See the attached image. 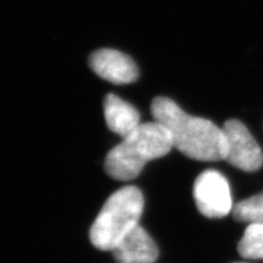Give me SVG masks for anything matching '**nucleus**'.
Masks as SVG:
<instances>
[{
	"label": "nucleus",
	"instance_id": "f03ea898",
	"mask_svg": "<svg viewBox=\"0 0 263 263\" xmlns=\"http://www.w3.org/2000/svg\"><path fill=\"white\" fill-rule=\"evenodd\" d=\"M173 147L168 130L156 122L140 123L129 136L108 151L105 171L116 180H132L150 161L166 156Z\"/></svg>",
	"mask_w": 263,
	"mask_h": 263
},
{
	"label": "nucleus",
	"instance_id": "1a4fd4ad",
	"mask_svg": "<svg viewBox=\"0 0 263 263\" xmlns=\"http://www.w3.org/2000/svg\"><path fill=\"white\" fill-rule=\"evenodd\" d=\"M238 252L246 259H263V223H250L238 244Z\"/></svg>",
	"mask_w": 263,
	"mask_h": 263
},
{
	"label": "nucleus",
	"instance_id": "9b49d317",
	"mask_svg": "<svg viewBox=\"0 0 263 263\" xmlns=\"http://www.w3.org/2000/svg\"><path fill=\"white\" fill-rule=\"evenodd\" d=\"M235 263H245V262H235Z\"/></svg>",
	"mask_w": 263,
	"mask_h": 263
},
{
	"label": "nucleus",
	"instance_id": "6e6552de",
	"mask_svg": "<svg viewBox=\"0 0 263 263\" xmlns=\"http://www.w3.org/2000/svg\"><path fill=\"white\" fill-rule=\"evenodd\" d=\"M104 115L108 129L122 138L140 126V115L137 108L115 94L105 97Z\"/></svg>",
	"mask_w": 263,
	"mask_h": 263
},
{
	"label": "nucleus",
	"instance_id": "9d476101",
	"mask_svg": "<svg viewBox=\"0 0 263 263\" xmlns=\"http://www.w3.org/2000/svg\"><path fill=\"white\" fill-rule=\"evenodd\" d=\"M233 217L241 223H263V192L235 203Z\"/></svg>",
	"mask_w": 263,
	"mask_h": 263
},
{
	"label": "nucleus",
	"instance_id": "423d86ee",
	"mask_svg": "<svg viewBox=\"0 0 263 263\" xmlns=\"http://www.w3.org/2000/svg\"><path fill=\"white\" fill-rule=\"evenodd\" d=\"M89 66L103 80L114 84H129L138 80V67L133 59L115 49H100L89 58Z\"/></svg>",
	"mask_w": 263,
	"mask_h": 263
},
{
	"label": "nucleus",
	"instance_id": "20e7f679",
	"mask_svg": "<svg viewBox=\"0 0 263 263\" xmlns=\"http://www.w3.org/2000/svg\"><path fill=\"white\" fill-rule=\"evenodd\" d=\"M194 200L199 212L207 218H223L233 211L228 180L222 173L207 170L194 183Z\"/></svg>",
	"mask_w": 263,
	"mask_h": 263
},
{
	"label": "nucleus",
	"instance_id": "7ed1b4c3",
	"mask_svg": "<svg viewBox=\"0 0 263 263\" xmlns=\"http://www.w3.org/2000/svg\"><path fill=\"white\" fill-rule=\"evenodd\" d=\"M143 210L144 196L139 188L127 185L115 192L91 224V244L101 251H112L124 236L139 226Z\"/></svg>",
	"mask_w": 263,
	"mask_h": 263
},
{
	"label": "nucleus",
	"instance_id": "f257e3e1",
	"mask_svg": "<svg viewBox=\"0 0 263 263\" xmlns=\"http://www.w3.org/2000/svg\"><path fill=\"white\" fill-rule=\"evenodd\" d=\"M154 121L168 130L173 147L196 161L224 160L227 143L222 127L202 117L186 114L170 98L157 97L151 103Z\"/></svg>",
	"mask_w": 263,
	"mask_h": 263
},
{
	"label": "nucleus",
	"instance_id": "39448f33",
	"mask_svg": "<svg viewBox=\"0 0 263 263\" xmlns=\"http://www.w3.org/2000/svg\"><path fill=\"white\" fill-rule=\"evenodd\" d=\"M222 129L227 143V162L244 172H256L261 168L263 153L248 127L238 120H228Z\"/></svg>",
	"mask_w": 263,
	"mask_h": 263
},
{
	"label": "nucleus",
	"instance_id": "0eeeda50",
	"mask_svg": "<svg viewBox=\"0 0 263 263\" xmlns=\"http://www.w3.org/2000/svg\"><path fill=\"white\" fill-rule=\"evenodd\" d=\"M117 263H154L159 258V249L143 227L138 226L112 250Z\"/></svg>",
	"mask_w": 263,
	"mask_h": 263
}]
</instances>
